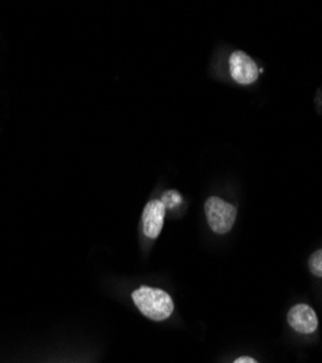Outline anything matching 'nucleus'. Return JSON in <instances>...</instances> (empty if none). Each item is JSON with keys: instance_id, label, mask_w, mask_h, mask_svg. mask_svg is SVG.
Instances as JSON below:
<instances>
[{"instance_id": "obj_1", "label": "nucleus", "mask_w": 322, "mask_h": 363, "mask_svg": "<svg viewBox=\"0 0 322 363\" xmlns=\"http://www.w3.org/2000/svg\"><path fill=\"white\" fill-rule=\"evenodd\" d=\"M132 299L138 310L154 321H164L174 311L171 296L161 289L141 286L132 292Z\"/></svg>"}, {"instance_id": "obj_2", "label": "nucleus", "mask_w": 322, "mask_h": 363, "mask_svg": "<svg viewBox=\"0 0 322 363\" xmlns=\"http://www.w3.org/2000/svg\"><path fill=\"white\" fill-rule=\"evenodd\" d=\"M205 214L212 231L217 234H226L237 218V209L234 205L221 198L211 196L205 202Z\"/></svg>"}, {"instance_id": "obj_3", "label": "nucleus", "mask_w": 322, "mask_h": 363, "mask_svg": "<svg viewBox=\"0 0 322 363\" xmlns=\"http://www.w3.org/2000/svg\"><path fill=\"white\" fill-rule=\"evenodd\" d=\"M231 77L240 84L248 86L258 79V67L254 60L250 58L244 51H234L229 57Z\"/></svg>"}, {"instance_id": "obj_4", "label": "nucleus", "mask_w": 322, "mask_h": 363, "mask_svg": "<svg viewBox=\"0 0 322 363\" xmlns=\"http://www.w3.org/2000/svg\"><path fill=\"white\" fill-rule=\"evenodd\" d=\"M287 321L290 327L302 335H311L318 328V317L312 307L306 304H298L292 307L287 314Z\"/></svg>"}, {"instance_id": "obj_5", "label": "nucleus", "mask_w": 322, "mask_h": 363, "mask_svg": "<svg viewBox=\"0 0 322 363\" xmlns=\"http://www.w3.org/2000/svg\"><path fill=\"white\" fill-rule=\"evenodd\" d=\"M166 216V206L161 201H151L144 208L142 213V230L150 238H157L163 230Z\"/></svg>"}, {"instance_id": "obj_6", "label": "nucleus", "mask_w": 322, "mask_h": 363, "mask_svg": "<svg viewBox=\"0 0 322 363\" xmlns=\"http://www.w3.org/2000/svg\"><path fill=\"white\" fill-rule=\"evenodd\" d=\"M309 269L312 272V275L322 278V249L316 250L311 257H309Z\"/></svg>"}, {"instance_id": "obj_7", "label": "nucleus", "mask_w": 322, "mask_h": 363, "mask_svg": "<svg viewBox=\"0 0 322 363\" xmlns=\"http://www.w3.org/2000/svg\"><path fill=\"white\" fill-rule=\"evenodd\" d=\"M182 202V196L179 192L176 191H170L167 192L163 199H161V203L166 206V208H174L176 205H179Z\"/></svg>"}, {"instance_id": "obj_8", "label": "nucleus", "mask_w": 322, "mask_h": 363, "mask_svg": "<svg viewBox=\"0 0 322 363\" xmlns=\"http://www.w3.org/2000/svg\"><path fill=\"white\" fill-rule=\"evenodd\" d=\"M315 102H316V108H318V111H319V112H322V87L318 90Z\"/></svg>"}, {"instance_id": "obj_9", "label": "nucleus", "mask_w": 322, "mask_h": 363, "mask_svg": "<svg viewBox=\"0 0 322 363\" xmlns=\"http://www.w3.org/2000/svg\"><path fill=\"white\" fill-rule=\"evenodd\" d=\"M234 363H258V362L250 356H243V357H238Z\"/></svg>"}]
</instances>
